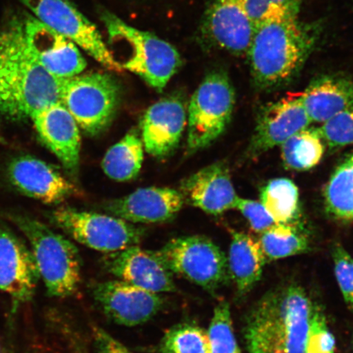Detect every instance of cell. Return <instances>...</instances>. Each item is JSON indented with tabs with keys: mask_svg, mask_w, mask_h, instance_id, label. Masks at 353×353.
Returning <instances> with one entry per match:
<instances>
[{
	"mask_svg": "<svg viewBox=\"0 0 353 353\" xmlns=\"http://www.w3.org/2000/svg\"><path fill=\"white\" fill-rule=\"evenodd\" d=\"M64 79L52 76L30 51L22 25L0 34V110L14 121L61 103Z\"/></svg>",
	"mask_w": 353,
	"mask_h": 353,
	"instance_id": "obj_1",
	"label": "cell"
},
{
	"mask_svg": "<svg viewBox=\"0 0 353 353\" xmlns=\"http://www.w3.org/2000/svg\"><path fill=\"white\" fill-rule=\"evenodd\" d=\"M313 303L296 284L263 294L245 316V342L250 353H305Z\"/></svg>",
	"mask_w": 353,
	"mask_h": 353,
	"instance_id": "obj_2",
	"label": "cell"
},
{
	"mask_svg": "<svg viewBox=\"0 0 353 353\" xmlns=\"http://www.w3.org/2000/svg\"><path fill=\"white\" fill-rule=\"evenodd\" d=\"M314 29L299 19L256 26L246 56L255 85L262 90L285 85L296 74L316 41Z\"/></svg>",
	"mask_w": 353,
	"mask_h": 353,
	"instance_id": "obj_3",
	"label": "cell"
},
{
	"mask_svg": "<svg viewBox=\"0 0 353 353\" xmlns=\"http://www.w3.org/2000/svg\"><path fill=\"white\" fill-rule=\"evenodd\" d=\"M101 20L107 29L109 50L121 69L138 74L159 92L164 90L182 64L176 48L112 13L103 12Z\"/></svg>",
	"mask_w": 353,
	"mask_h": 353,
	"instance_id": "obj_4",
	"label": "cell"
},
{
	"mask_svg": "<svg viewBox=\"0 0 353 353\" xmlns=\"http://www.w3.org/2000/svg\"><path fill=\"white\" fill-rule=\"evenodd\" d=\"M17 226L28 238L39 276L52 298L77 293L81 282V259L77 247L37 220L17 217Z\"/></svg>",
	"mask_w": 353,
	"mask_h": 353,
	"instance_id": "obj_5",
	"label": "cell"
},
{
	"mask_svg": "<svg viewBox=\"0 0 353 353\" xmlns=\"http://www.w3.org/2000/svg\"><path fill=\"white\" fill-rule=\"evenodd\" d=\"M235 90L228 74L212 72L192 97L188 108L187 152L210 147L226 131L235 108Z\"/></svg>",
	"mask_w": 353,
	"mask_h": 353,
	"instance_id": "obj_6",
	"label": "cell"
},
{
	"mask_svg": "<svg viewBox=\"0 0 353 353\" xmlns=\"http://www.w3.org/2000/svg\"><path fill=\"white\" fill-rule=\"evenodd\" d=\"M121 87L108 74L92 73L64 79L61 103L79 127L90 136L104 132L116 117Z\"/></svg>",
	"mask_w": 353,
	"mask_h": 353,
	"instance_id": "obj_7",
	"label": "cell"
},
{
	"mask_svg": "<svg viewBox=\"0 0 353 353\" xmlns=\"http://www.w3.org/2000/svg\"><path fill=\"white\" fill-rule=\"evenodd\" d=\"M157 252L173 274L211 294L226 285L231 278L226 255L208 237L175 238Z\"/></svg>",
	"mask_w": 353,
	"mask_h": 353,
	"instance_id": "obj_8",
	"label": "cell"
},
{
	"mask_svg": "<svg viewBox=\"0 0 353 353\" xmlns=\"http://www.w3.org/2000/svg\"><path fill=\"white\" fill-rule=\"evenodd\" d=\"M52 220L74 241L107 254L138 245L144 236L143 229L122 219L68 207L54 212Z\"/></svg>",
	"mask_w": 353,
	"mask_h": 353,
	"instance_id": "obj_9",
	"label": "cell"
},
{
	"mask_svg": "<svg viewBox=\"0 0 353 353\" xmlns=\"http://www.w3.org/2000/svg\"><path fill=\"white\" fill-rule=\"evenodd\" d=\"M35 19L63 35L101 65L114 72L121 68L114 60L96 26L68 0H19Z\"/></svg>",
	"mask_w": 353,
	"mask_h": 353,
	"instance_id": "obj_10",
	"label": "cell"
},
{
	"mask_svg": "<svg viewBox=\"0 0 353 353\" xmlns=\"http://www.w3.org/2000/svg\"><path fill=\"white\" fill-rule=\"evenodd\" d=\"M92 296L110 320L129 327L151 320L164 305V300L159 294L120 280L95 285Z\"/></svg>",
	"mask_w": 353,
	"mask_h": 353,
	"instance_id": "obj_11",
	"label": "cell"
},
{
	"mask_svg": "<svg viewBox=\"0 0 353 353\" xmlns=\"http://www.w3.org/2000/svg\"><path fill=\"white\" fill-rule=\"evenodd\" d=\"M312 123L300 95L286 96L269 103L259 113L247 153L257 157L283 144Z\"/></svg>",
	"mask_w": 353,
	"mask_h": 353,
	"instance_id": "obj_12",
	"label": "cell"
},
{
	"mask_svg": "<svg viewBox=\"0 0 353 353\" xmlns=\"http://www.w3.org/2000/svg\"><path fill=\"white\" fill-rule=\"evenodd\" d=\"M22 25L26 44L35 59L52 76L69 79L78 76L86 68L77 44L30 17Z\"/></svg>",
	"mask_w": 353,
	"mask_h": 353,
	"instance_id": "obj_13",
	"label": "cell"
},
{
	"mask_svg": "<svg viewBox=\"0 0 353 353\" xmlns=\"http://www.w3.org/2000/svg\"><path fill=\"white\" fill-rule=\"evenodd\" d=\"M255 30L244 0H210L203 32L215 46L233 55L245 56Z\"/></svg>",
	"mask_w": 353,
	"mask_h": 353,
	"instance_id": "obj_14",
	"label": "cell"
},
{
	"mask_svg": "<svg viewBox=\"0 0 353 353\" xmlns=\"http://www.w3.org/2000/svg\"><path fill=\"white\" fill-rule=\"evenodd\" d=\"M105 268L126 283L156 294L175 292L172 273L157 252L138 245L108 254L103 259Z\"/></svg>",
	"mask_w": 353,
	"mask_h": 353,
	"instance_id": "obj_15",
	"label": "cell"
},
{
	"mask_svg": "<svg viewBox=\"0 0 353 353\" xmlns=\"http://www.w3.org/2000/svg\"><path fill=\"white\" fill-rule=\"evenodd\" d=\"M41 279L32 250L19 237L0 227V291L13 302L32 301Z\"/></svg>",
	"mask_w": 353,
	"mask_h": 353,
	"instance_id": "obj_16",
	"label": "cell"
},
{
	"mask_svg": "<svg viewBox=\"0 0 353 353\" xmlns=\"http://www.w3.org/2000/svg\"><path fill=\"white\" fill-rule=\"evenodd\" d=\"M13 187L25 196L47 205H55L76 195L78 190L54 167L38 158L22 156L8 167Z\"/></svg>",
	"mask_w": 353,
	"mask_h": 353,
	"instance_id": "obj_17",
	"label": "cell"
},
{
	"mask_svg": "<svg viewBox=\"0 0 353 353\" xmlns=\"http://www.w3.org/2000/svg\"><path fill=\"white\" fill-rule=\"evenodd\" d=\"M30 120L41 142L66 170L76 174L81 156V132L68 110L63 103H56L39 110Z\"/></svg>",
	"mask_w": 353,
	"mask_h": 353,
	"instance_id": "obj_18",
	"label": "cell"
},
{
	"mask_svg": "<svg viewBox=\"0 0 353 353\" xmlns=\"http://www.w3.org/2000/svg\"><path fill=\"white\" fill-rule=\"evenodd\" d=\"M187 123L183 101L169 97L150 107L141 121L145 151L152 157L164 158L178 148Z\"/></svg>",
	"mask_w": 353,
	"mask_h": 353,
	"instance_id": "obj_19",
	"label": "cell"
},
{
	"mask_svg": "<svg viewBox=\"0 0 353 353\" xmlns=\"http://www.w3.org/2000/svg\"><path fill=\"white\" fill-rule=\"evenodd\" d=\"M183 193L170 188H145L108 203L107 209L131 223H158L173 219L184 204Z\"/></svg>",
	"mask_w": 353,
	"mask_h": 353,
	"instance_id": "obj_20",
	"label": "cell"
},
{
	"mask_svg": "<svg viewBox=\"0 0 353 353\" xmlns=\"http://www.w3.org/2000/svg\"><path fill=\"white\" fill-rule=\"evenodd\" d=\"M180 192L192 205L213 215L235 209L239 198L223 163H214L188 176L181 184Z\"/></svg>",
	"mask_w": 353,
	"mask_h": 353,
	"instance_id": "obj_21",
	"label": "cell"
},
{
	"mask_svg": "<svg viewBox=\"0 0 353 353\" xmlns=\"http://www.w3.org/2000/svg\"><path fill=\"white\" fill-rule=\"evenodd\" d=\"M300 98L312 123H323L353 108V81L326 74L313 79Z\"/></svg>",
	"mask_w": 353,
	"mask_h": 353,
	"instance_id": "obj_22",
	"label": "cell"
},
{
	"mask_svg": "<svg viewBox=\"0 0 353 353\" xmlns=\"http://www.w3.org/2000/svg\"><path fill=\"white\" fill-rule=\"evenodd\" d=\"M266 262L258 240L244 232L232 233L228 264L238 292L245 294L254 288L261 279Z\"/></svg>",
	"mask_w": 353,
	"mask_h": 353,
	"instance_id": "obj_23",
	"label": "cell"
},
{
	"mask_svg": "<svg viewBox=\"0 0 353 353\" xmlns=\"http://www.w3.org/2000/svg\"><path fill=\"white\" fill-rule=\"evenodd\" d=\"M326 213L343 223L353 222V152L338 165L323 192Z\"/></svg>",
	"mask_w": 353,
	"mask_h": 353,
	"instance_id": "obj_24",
	"label": "cell"
},
{
	"mask_svg": "<svg viewBox=\"0 0 353 353\" xmlns=\"http://www.w3.org/2000/svg\"><path fill=\"white\" fill-rule=\"evenodd\" d=\"M143 161V143L138 132L132 130L105 153L101 167L110 179L117 182L134 179Z\"/></svg>",
	"mask_w": 353,
	"mask_h": 353,
	"instance_id": "obj_25",
	"label": "cell"
},
{
	"mask_svg": "<svg viewBox=\"0 0 353 353\" xmlns=\"http://www.w3.org/2000/svg\"><path fill=\"white\" fill-rule=\"evenodd\" d=\"M260 202L277 223L299 226V193L296 185L288 179H274L265 185Z\"/></svg>",
	"mask_w": 353,
	"mask_h": 353,
	"instance_id": "obj_26",
	"label": "cell"
},
{
	"mask_svg": "<svg viewBox=\"0 0 353 353\" xmlns=\"http://www.w3.org/2000/svg\"><path fill=\"white\" fill-rule=\"evenodd\" d=\"M325 148L317 128L308 127L281 145L282 161L287 170L307 171L319 164Z\"/></svg>",
	"mask_w": 353,
	"mask_h": 353,
	"instance_id": "obj_27",
	"label": "cell"
},
{
	"mask_svg": "<svg viewBox=\"0 0 353 353\" xmlns=\"http://www.w3.org/2000/svg\"><path fill=\"white\" fill-rule=\"evenodd\" d=\"M258 241L267 261L302 254L310 249L307 236L296 225L277 223L260 234Z\"/></svg>",
	"mask_w": 353,
	"mask_h": 353,
	"instance_id": "obj_28",
	"label": "cell"
},
{
	"mask_svg": "<svg viewBox=\"0 0 353 353\" xmlns=\"http://www.w3.org/2000/svg\"><path fill=\"white\" fill-rule=\"evenodd\" d=\"M157 353H210L208 334L196 324L176 325L161 339Z\"/></svg>",
	"mask_w": 353,
	"mask_h": 353,
	"instance_id": "obj_29",
	"label": "cell"
},
{
	"mask_svg": "<svg viewBox=\"0 0 353 353\" xmlns=\"http://www.w3.org/2000/svg\"><path fill=\"white\" fill-rule=\"evenodd\" d=\"M207 334L210 353H241L234 332L230 305L225 300L215 307Z\"/></svg>",
	"mask_w": 353,
	"mask_h": 353,
	"instance_id": "obj_30",
	"label": "cell"
},
{
	"mask_svg": "<svg viewBox=\"0 0 353 353\" xmlns=\"http://www.w3.org/2000/svg\"><path fill=\"white\" fill-rule=\"evenodd\" d=\"M255 26L265 22L298 19L303 0H244Z\"/></svg>",
	"mask_w": 353,
	"mask_h": 353,
	"instance_id": "obj_31",
	"label": "cell"
},
{
	"mask_svg": "<svg viewBox=\"0 0 353 353\" xmlns=\"http://www.w3.org/2000/svg\"><path fill=\"white\" fill-rule=\"evenodd\" d=\"M322 140L330 149L353 144V108L338 114L317 128Z\"/></svg>",
	"mask_w": 353,
	"mask_h": 353,
	"instance_id": "obj_32",
	"label": "cell"
},
{
	"mask_svg": "<svg viewBox=\"0 0 353 353\" xmlns=\"http://www.w3.org/2000/svg\"><path fill=\"white\" fill-rule=\"evenodd\" d=\"M335 339L330 330L325 313L313 303L305 353H334Z\"/></svg>",
	"mask_w": 353,
	"mask_h": 353,
	"instance_id": "obj_33",
	"label": "cell"
},
{
	"mask_svg": "<svg viewBox=\"0 0 353 353\" xmlns=\"http://www.w3.org/2000/svg\"><path fill=\"white\" fill-rule=\"evenodd\" d=\"M331 255L334 261L335 277L344 302L353 312V258L339 243H334L331 248Z\"/></svg>",
	"mask_w": 353,
	"mask_h": 353,
	"instance_id": "obj_34",
	"label": "cell"
},
{
	"mask_svg": "<svg viewBox=\"0 0 353 353\" xmlns=\"http://www.w3.org/2000/svg\"><path fill=\"white\" fill-rule=\"evenodd\" d=\"M235 209L248 221L251 228L259 234L269 230L277 224L260 201L239 197Z\"/></svg>",
	"mask_w": 353,
	"mask_h": 353,
	"instance_id": "obj_35",
	"label": "cell"
},
{
	"mask_svg": "<svg viewBox=\"0 0 353 353\" xmlns=\"http://www.w3.org/2000/svg\"><path fill=\"white\" fill-rule=\"evenodd\" d=\"M92 336L98 353H132L107 331L100 327L92 330Z\"/></svg>",
	"mask_w": 353,
	"mask_h": 353,
	"instance_id": "obj_36",
	"label": "cell"
},
{
	"mask_svg": "<svg viewBox=\"0 0 353 353\" xmlns=\"http://www.w3.org/2000/svg\"><path fill=\"white\" fill-rule=\"evenodd\" d=\"M0 353H3L1 345H0Z\"/></svg>",
	"mask_w": 353,
	"mask_h": 353,
	"instance_id": "obj_37",
	"label": "cell"
}]
</instances>
